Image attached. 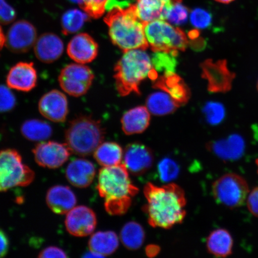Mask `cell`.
<instances>
[{"label":"cell","mask_w":258,"mask_h":258,"mask_svg":"<svg viewBox=\"0 0 258 258\" xmlns=\"http://www.w3.org/2000/svg\"><path fill=\"white\" fill-rule=\"evenodd\" d=\"M144 193L147 204L143 211L148 215V223L154 228L170 229L181 224L186 216L185 192L175 183L157 186L148 183Z\"/></svg>","instance_id":"1"},{"label":"cell","mask_w":258,"mask_h":258,"mask_svg":"<svg viewBox=\"0 0 258 258\" xmlns=\"http://www.w3.org/2000/svg\"><path fill=\"white\" fill-rule=\"evenodd\" d=\"M96 188L105 200L106 211L111 215L125 214L131 207L132 198L139 192L124 164L104 167L100 170Z\"/></svg>","instance_id":"2"},{"label":"cell","mask_w":258,"mask_h":258,"mask_svg":"<svg viewBox=\"0 0 258 258\" xmlns=\"http://www.w3.org/2000/svg\"><path fill=\"white\" fill-rule=\"evenodd\" d=\"M108 12L104 21L113 44L124 52L146 50L149 47L145 34V24L138 17L135 5L127 9L114 8Z\"/></svg>","instance_id":"3"},{"label":"cell","mask_w":258,"mask_h":258,"mask_svg":"<svg viewBox=\"0 0 258 258\" xmlns=\"http://www.w3.org/2000/svg\"><path fill=\"white\" fill-rule=\"evenodd\" d=\"M124 53L114 69L116 88L122 96L132 92L140 95L141 83L147 77L154 82L159 76L144 50L134 49Z\"/></svg>","instance_id":"4"},{"label":"cell","mask_w":258,"mask_h":258,"mask_svg":"<svg viewBox=\"0 0 258 258\" xmlns=\"http://www.w3.org/2000/svg\"><path fill=\"white\" fill-rule=\"evenodd\" d=\"M105 131L101 122L82 115L70 122L66 132V144L72 153L88 156L102 143Z\"/></svg>","instance_id":"5"},{"label":"cell","mask_w":258,"mask_h":258,"mask_svg":"<svg viewBox=\"0 0 258 258\" xmlns=\"http://www.w3.org/2000/svg\"><path fill=\"white\" fill-rule=\"evenodd\" d=\"M145 37L153 51H184L188 44L184 32L164 20H156L145 25Z\"/></svg>","instance_id":"6"},{"label":"cell","mask_w":258,"mask_h":258,"mask_svg":"<svg viewBox=\"0 0 258 258\" xmlns=\"http://www.w3.org/2000/svg\"><path fill=\"white\" fill-rule=\"evenodd\" d=\"M34 177V171L23 163L18 151H0V192L16 186H27L33 182Z\"/></svg>","instance_id":"7"},{"label":"cell","mask_w":258,"mask_h":258,"mask_svg":"<svg viewBox=\"0 0 258 258\" xmlns=\"http://www.w3.org/2000/svg\"><path fill=\"white\" fill-rule=\"evenodd\" d=\"M249 185L243 177L230 173L219 177L212 185L215 201L228 208H239L246 202Z\"/></svg>","instance_id":"8"},{"label":"cell","mask_w":258,"mask_h":258,"mask_svg":"<svg viewBox=\"0 0 258 258\" xmlns=\"http://www.w3.org/2000/svg\"><path fill=\"white\" fill-rule=\"evenodd\" d=\"M94 77L88 67L81 63H71L61 71L58 80L61 88L68 94L79 97L89 91Z\"/></svg>","instance_id":"9"},{"label":"cell","mask_w":258,"mask_h":258,"mask_svg":"<svg viewBox=\"0 0 258 258\" xmlns=\"http://www.w3.org/2000/svg\"><path fill=\"white\" fill-rule=\"evenodd\" d=\"M202 77L208 81L211 93H227L233 88L236 75L229 69L227 60L207 59L201 64Z\"/></svg>","instance_id":"10"},{"label":"cell","mask_w":258,"mask_h":258,"mask_svg":"<svg viewBox=\"0 0 258 258\" xmlns=\"http://www.w3.org/2000/svg\"><path fill=\"white\" fill-rule=\"evenodd\" d=\"M67 144L54 141L43 142L33 150L34 159L38 165L48 169H57L63 165L70 157Z\"/></svg>","instance_id":"11"},{"label":"cell","mask_w":258,"mask_h":258,"mask_svg":"<svg viewBox=\"0 0 258 258\" xmlns=\"http://www.w3.org/2000/svg\"><path fill=\"white\" fill-rule=\"evenodd\" d=\"M37 30L30 22L19 21L10 28L6 37V45L15 53L27 52L37 41Z\"/></svg>","instance_id":"12"},{"label":"cell","mask_w":258,"mask_h":258,"mask_svg":"<svg viewBox=\"0 0 258 258\" xmlns=\"http://www.w3.org/2000/svg\"><path fill=\"white\" fill-rule=\"evenodd\" d=\"M64 224L71 235L80 237L88 236L93 233L96 227V215L87 206H77L68 213Z\"/></svg>","instance_id":"13"},{"label":"cell","mask_w":258,"mask_h":258,"mask_svg":"<svg viewBox=\"0 0 258 258\" xmlns=\"http://www.w3.org/2000/svg\"><path fill=\"white\" fill-rule=\"evenodd\" d=\"M124 164L132 175H143L152 167L154 157L152 150L143 144H128L124 151Z\"/></svg>","instance_id":"14"},{"label":"cell","mask_w":258,"mask_h":258,"mask_svg":"<svg viewBox=\"0 0 258 258\" xmlns=\"http://www.w3.org/2000/svg\"><path fill=\"white\" fill-rule=\"evenodd\" d=\"M39 111L51 121L62 122L69 114V102L66 95L57 90H53L42 96L38 103Z\"/></svg>","instance_id":"15"},{"label":"cell","mask_w":258,"mask_h":258,"mask_svg":"<svg viewBox=\"0 0 258 258\" xmlns=\"http://www.w3.org/2000/svg\"><path fill=\"white\" fill-rule=\"evenodd\" d=\"M67 53L76 62L85 64L92 62L98 54V44L87 33H80L69 42Z\"/></svg>","instance_id":"16"},{"label":"cell","mask_w":258,"mask_h":258,"mask_svg":"<svg viewBox=\"0 0 258 258\" xmlns=\"http://www.w3.org/2000/svg\"><path fill=\"white\" fill-rule=\"evenodd\" d=\"M37 73L32 62H19L13 67L7 76L9 88L22 92H30L37 85Z\"/></svg>","instance_id":"17"},{"label":"cell","mask_w":258,"mask_h":258,"mask_svg":"<svg viewBox=\"0 0 258 258\" xmlns=\"http://www.w3.org/2000/svg\"><path fill=\"white\" fill-rule=\"evenodd\" d=\"M139 19L144 24L156 20H165L174 3L179 0H135Z\"/></svg>","instance_id":"18"},{"label":"cell","mask_w":258,"mask_h":258,"mask_svg":"<svg viewBox=\"0 0 258 258\" xmlns=\"http://www.w3.org/2000/svg\"><path fill=\"white\" fill-rule=\"evenodd\" d=\"M63 49V41L53 33L42 34L34 44L35 56L43 63L55 62L62 55Z\"/></svg>","instance_id":"19"},{"label":"cell","mask_w":258,"mask_h":258,"mask_svg":"<svg viewBox=\"0 0 258 258\" xmlns=\"http://www.w3.org/2000/svg\"><path fill=\"white\" fill-rule=\"evenodd\" d=\"M153 88L166 92L179 106L185 104L190 98L188 86L175 73L158 77L154 81Z\"/></svg>","instance_id":"20"},{"label":"cell","mask_w":258,"mask_h":258,"mask_svg":"<svg viewBox=\"0 0 258 258\" xmlns=\"http://www.w3.org/2000/svg\"><path fill=\"white\" fill-rule=\"evenodd\" d=\"M96 173L95 166L91 161L85 159H77L68 165L66 177L72 185L84 188L91 184Z\"/></svg>","instance_id":"21"},{"label":"cell","mask_w":258,"mask_h":258,"mask_svg":"<svg viewBox=\"0 0 258 258\" xmlns=\"http://www.w3.org/2000/svg\"><path fill=\"white\" fill-rule=\"evenodd\" d=\"M77 202L75 194L69 186H53L47 192V206L51 211L58 215L68 214L76 207Z\"/></svg>","instance_id":"22"},{"label":"cell","mask_w":258,"mask_h":258,"mask_svg":"<svg viewBox=\"0 0 258 258\" xmlns=\"http://www.w3.org/2000/svg\"><path fill=\"white\" fill-rule=\"evenodd\" d=\"M122 129L127 135L143 133L149 126L150 114L145 106H137L127 111L121 120Z\"/></svg>","instance_id":"23"},{"label":"cell","mask_w":258,"mask_h":258,"mask_svg":"<svg viewBox=\"0 0 258 258\" xmlns=\"http://www.w3.org/2000/svg\"><path fill=\"white\" fill-rule=\"evenodd\" d=\"M233 238L230 232L219 228L211 232L206 240V247L209 253L215 257H226L233 253Z\"/></svg>","instance_id":"24"},{"label":"cell","mask_w":258,"mask_h":258,"mask_svg":"<svg viewBox=\"0 0 258 258\" xmlns=\"http://www.w3.org/2000/svg\"><path fill=\"white\" fill-rule=\"evenodd\" d=\"M118 246V236L111 231L97 232L92 235L89 241L90 250L103 257L114 253Z\"/></svg>","instance_id":"25"},{"label":"cell","mask_w":258,"mask_h":258,"mask_svg":"<svg viewBox=\"0 0 258 258\" xmlns=\"http://www.w3.org/2000/svg\"><path fill=\"white\" fill-rule=\"evenodd\" d=\"M123 151L120 145L114 142H106L96 148L94 157L102 167H111L120 164Z\"/></svg>","instance_id":"26"},{"label":"cell","mask_w":258,"mask_h":258,"mask_svg":"<svg viewBox=\"0 0 258 258\" xmlns=\"http://www.w3.org/2000/svg\"><path fill=\"white\" fill-rule=\"evenodd\" d=\"M148 110L155 115H165L172 114L179 107L167 93L158 92L152 93L147 100Z\"/></svg>","instance_id":"27"},{"label":"cell","mask_w":258,"mask_h":258,"mask_svg":"<svg viewBox=\"0 0 258 258\" xmlns=\"http://www.w3.org/2000/svg\"><path fill=\"white\" fill-rule=\"evenodd\" d=\"M21 134L31 141H45L52 135V128L47 122L31 119L25 121L21 125Z\"/></svg>","instance_id":"28"},{"label":"cell","mask_w":258,"mask_h":258,"mask_svg":"<svg viewBox=\"0 0 258 258\" xmlns=\"http://www.w3.org/2000/svg\"><path fill=\"white\" fill-rule=\"evenodd\" d=\"M145 238V231L141 225L131 221L125 224L120 232L122 244L128 250H135L143 246Z\"/></svg>","instance_id":"29"},{"label":"cell","mask_w":258,"mask_h":258,"mask_svg":"<svg viewBox=\"0 0 258 258\" xmlns=\"http://www.w3.org/2000/svg\"><path fill=\"white\" fill-rule=\"evenodd\" d=\"M89 20V15L78 9H71L62 16L61 20L62 31L66 35L76 33Z\"/></svg>","instance_id":"30"},{"label":"cell","mask_w":258,"mask_h":258,"mask_svg":"<svg viewBox=\"0 0 258 258\" xmlns=\"http://www.w3.org/2000/svg\"><path fill=\"white\" fill-rule=\"evenodd\" d=\"M177 53V50L170 52L154 51L151 60L154 69L157 72L163 73L164 75L175 73Z\"/></svg>","instance_id":"31"},{"label":"cell","mask_w":258,"mask_h":258,"mask_svg":"<svg viewBox=\"0 0 258 258\" xmlns=\"http://www.w3.org/2000/svg\"><path fill=\"white\" fill-rule=\"evenodd\" d=\"M241 144H243L242 138L234 135L227 140H219L209 144L208 148L221 159H227L233 157L231 153L234 151V146Z\"/></svg>","instance_id":"32"},{"label":"cell","mask_w":258,"mask_h":258,"mask_svg":"<svg viewBox=\"0 0 258 258\" xmlns=\"http://www.w3.org/2000/svg\"><path fill=\"white\" fill-rule=\"evenodd\" d=\"M158 173L161 181L170 182L177 178L180 172V168L175 160L170 158H164L157 167Z\"/></svg>","instance_id":"33"},{"label":"cell","mask_w":258,"mask_h":258,"mask_svg":"<svg viewBox=\"0 0 258 258\" xmlns=\"http://www.w3.org/2000/svg\"><path fill=\"white\" fill-rule=\"evenodd\" d=\"M206 120L211 125H218L224 120L225 109L223 105L217 102H209L203 108Z\"/></svg>","instance_id":"34"},{"label":"cell","mask_w":258,"mask_h":258,"mask_svg":"<svg viewBox=\"0 0 258 258\" xmlns=\"http://www.w3.org/2000/svg\"><path fill=\"white\" fill-rule=\"evenodd\" d=\"M188 18V9L182 4V0H179L174 3L166 19L173 25H180L184 24Z\"/></svg>","instance_id":"35"},{"label":"cell","mask_w":258,"mask_h":258,"mask_svg":"<svg viewBox=\"0 0 258 258\" xmlns=\"http://www.w3.org/2000/svg\"><path fill=\"white\" fill-rule=\"evenodd\" d=\"M190 20L191 24L197 29H206L211 26L212 17L208 11L198 8L192 11Z\"/></svg>","instance_id":"36"},{"label":"cell","mask_w":258,"mask_h":258,"mask_svg":"<svg viewBox=\"0 0 258 258\" xmlns=\"http://www.w3.org/2000/svg\"><path fill=\"white\" fill-rule=\"evenodd\" d=\"M108 0H85L82 8L89 16L98 19L104 14Z\"/></svg>","instance_id":"37"},{"label":"cell","mask_w":258,"mask_h":258,"mask_svg":"<svg viewBox=\"0 0 258 258\" xmlns=\"http://www.w3.org/2000/svg\"><path fill=\"white\" fill-rule=\"evenodd\" d=\"M16 103L15 96L10 88L0 85V113L12 111L15 108Z\"/></svg>","instance_id":"38"},{"label":"cell","mask_w":258,"mask_h":258,"mask_svg":"<svg viewBox=\"0 0 258 258\" xmlns=\"http://www.w3.org/2000/svg\"><path fill=\"white\" fill-rule=\"evenodd\" d=\"M16 17L15 9L5 0H0V24L8 25L14 21Z\"/></svg>","instance_id":"39"},{"label":"cell","mask_w":258,"mask_h":258,"mask_svg":"<svg viewBox=\"0 0 258 258\" xmlns=\"http://www.w3.org/2000/svg\"><path fill=\"white\" fill-rule=\"evenodd\" d=\"M246 202L250 214L258 218V186L249 192Z\"/></svg>","instance_id":"40"},{"label":"cell","mask_w":258,"mask_h":258,"mask_svg":"<svg viewBox=\"0 0 258 258\" xmlns=\"http://www.w3.org/2000/svg\"><path fill=\"white\" fill-rule=\"evenodd\" d=\"M67 254L63 250L56 246H49L40 251L39 257H67Z\"/></svg>","instance_id":"41"},{"label":"cell","mask_w":258,"mask_h":258,"mask_svg":"<svg viewBox=\"0 0 258 258\" xmlns=\"http://www.w3.org/2000/svg\"><path fill=\"white\" fill-rule=\"evenodd\" d=\"M9 249V238L4 231L0 230V257H4Z\"/></svg>","instance_id":"42"},{"label":"cell","mask_w":258,"mask_h":258,"mask_svg":"<svg viewBox=\"0 0 258 258\" xmlns=\"http://www.w3.org/2000/svg\"><path fill=\"white\" fill-rule=\"evenodd\" d=\"M160 251V247L156 244L148 245L145 249V253L147 256L150 257L156 256L159 253Z\"/></svg>","instance_id":"43"},{"label":"cell","mask_w":258,"mask_h":258,"mask_svg":"<svg viewBox=\"0 0 258 258\" xmlns=\"http://www.w3.org/2000/svg\"><path fill=\"white\" fill-rule=\"evenodd\" d=\"M6 43V37L5 36L4 33H3V31L1 26H0V50H1L4 46V45Z\"/></svg>","instance_id":"44"},{"label":"cell","mask_w":258,"mask_h":258,"mask_svg":"<svg viewBox=\"0 0 258 258\" xmlns=\"http://www.w3.org/2000/svg\"><path fill=\"white\" fill-rule=\"evenodd\" d=\"M70 1L74 3H76V4H78L81 8L82 7L84 3H85V0H70Z\"/></svg>","instance_id":"45"},{"label":"cell","mask_w":258,"mask_h":258,"mask_svg":"<svg viewBox=\"0 0 258 258\" xmlns=\"http://www.w3.org/2000/svg\"><path fill=\"white\" fill-rule=\"evenodd\" d=\"M215 1L222 3V4H229V3L234 2L235 0H215Z\"/></svg>","instance_id":"46"},{"label":"cell","mask_w":258,"mask_h":258,"mask_svg":"<svg viewBox=\"0 0 258 258\" xmlns=\"http://www.w3.org/2000/svg\"><path fill=\"white\" fill-rule=\"evenodd\" d=\"M256 88H257V92H258V80H257V84H256Z\"/></svg>","instance_id":"47"}]
</instances>
